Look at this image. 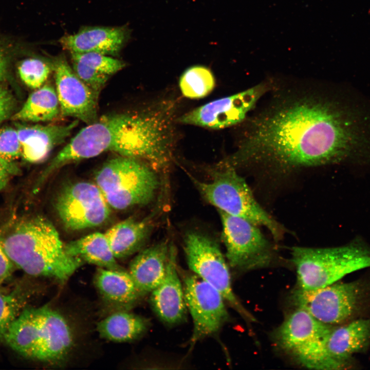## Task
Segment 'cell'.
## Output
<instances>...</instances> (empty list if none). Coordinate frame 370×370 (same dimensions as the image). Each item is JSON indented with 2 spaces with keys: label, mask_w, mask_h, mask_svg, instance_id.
Returning <instances> with one entry per match:
<instances>
[{
  "label": "cell",
  "mask_w": 370,
  "mask_h": 370,
  "mask_svg": "<svg viewBox=\"0 0 370 370\" xmlns=\"http://www.w3.org/2000/svg\"><path fill=\"white\" fill-rule=\"evenodd\" d=\"M6 45L0 39V81L5 78L8 70L9 59Z\"/></svg>",
  "instance_id": "35"
},
{
  "label": "cell",
  "mask_w": 370,
  "mask_h": 370,
  "mask_svg": "<svg viewBox=\"0 0 370 370\" xmlns=\"http://www.w3.org/2000/svg\"><path fill=\"white\" fill-rule=\"evenodd\" d=\"M95 183L110 208L124 210L151 202L160 181L156 171L145 162L119 155L98 171Z\"/></svg>",
  "instance_id": "7"
},
{
  "label": "cell",
  "mask_w": 370,
  "mask_h": 370,
  "mask_svg": "<svg viewBox=\"0 0 370 370\" xmlns=\"http://www.w3.org/2000/svg\"><path fill=\"white\" fill-rule=\"evenodd\" d=\"M78 122L76 120L65 125H17L21 157L31 163L42 161L53 148L65 141Z\"/></svg>",
  "instance_id": "19"
},
{
  "label": "cell",
  "mask_w": 370,
  "mask_h": 370,
  "mask_svg": "<svg viewBox=\"0 0 370 370\" xmlns=\"http://www.w3.org/2000/svg\"><path fill=\"white\" fill-rule=\"evenodd\" d=\"M235 169L289 171L343 161L370 162V102L345 88L286 94L252 120Z\"/></svg>",
  "instance_id": "1"
},
{
  "label": "cell",
  "mask_w": 370,
  "mask_h": 370,
  "mask_svg": "<svg viewBox=\"0 0 370 370\" xmlns=\"http://www.w3.org/2000/svg\"><path fill=\"white\" fill-rule=\"evenodd\" d=\"M72 67L78 77L99 97L109 76L98 72L76 61L72 60Z\"/></svg>",
  "instance_id": "31"
},
{
  "label": "cell",
  "mask_w": 370,
  "mask_h": 370,
  "mask_svg": "<svg viewBox=\"0 0 370 370\" xmlns=\"http://www.w3.org/2000/svg\"><path fill=\"white\" fill-rule=\"evenodd\" d=\"M218 211L229 266L243 271L269 266L274 257L273 248L257 226L244 218Z\"/></svg>",
  "instance_id": "11"
},
{
  "label": "cell",
  "mask_w": 370,
  "mask_h": 370,
  "mask_svg": "<svg viewBox=\"0 0 370 370\" xmlns=\"http://www.w3.org/2000/svg\"><path fill=\"white\" fill-rule=\"evenodd\" d=\"M179 85L182 95L190 99H200L208 95L215 86L212 71L202 65L189 67L181 75Z\"/></svg>",
  "instance_id": "26"
},
{
  "label": "cell",
  "mask_w": 370,
  "mask_h": 370,
  "mask_svg": "<svg viewBox=\"0 0 370 370\" xmlns=\"http://www.w3.org/2000/svg\"><path fill=\"white\" fill-rule=\"evenodd\" d=\"M54 207L64 226L70 230L94 228L109 218L110 207L95 183L78 181L64 186Z\"/></svg>",
  "instance_id": "12"
},
{
  "label": "cell",
  "mask_w": 370,
  "mask_h": 370,
  "mask_svg": "<svg viewBox=\"0 0 370 370\" xmlns=\"http://www.w3.org/2000/svg\"><path fill=\"white\" fill-rule=\"evenodd\" d=\"M152 224L149 218H128L108 229L104 234L115 258H124L140 250L151 231Z\"/></svg>",
  "instance_id": "21"
},
{
  "label": "cell",
  "mask_w": 370,
  "mask_h": 370,
  "mask_svg": "<svg viewBox=\"0 0 370 370\" xmlns=\"http://www.w3.org/2000/svg\"><path fill=\"white\" fill-rule=\"evenodd\" d=\"M125 26H88L62 36L59 43L70 53L96 52L116 56L129 38Z\"/></svg>",
  "instance_id": "18"
},
{
  "label": "cell",
  "mask_w": 370,
  "mask_h": 370,
  "mask_svg": "<svg viewBox=\"0 0 370 370\" xmlns=\"http://www.w3.org/2000/svg\"><path fill=\"white\" fill-rule=\"evenodd\" d=\"M21 157L18 134L16 128H0V158L14 162Z\"/></svg>",
  "instance_id": "30"
},
{
  "label": "cell",
  "mask_w": 370,
  "mask_h": 370,
  "mask_svg": "<svg viewBox=\"0 0 370 370\" xmlns=\"http://www.w3.org/2000/svg\"><path fill=\"white\" fill-rule=\"evenodd\" d=\"M94 283L102 296L112 303L129 306L135 303L141 296L128 271L99 267Z\"/></svg>",
  "instance_id": "22"
},
{
  "label": "cell",
  "mask_w": 370,
  "mask_h": 370,
  "mask_svg": "<svg viewBox=\"0 0 370 370\" xmlns=\"http://www.w3.org/2000/svg\"><path fill=\"white\" fill-rule=\"evenodd\" d=\"M1 237L15 267L31 276L64 283L83 262L67 253L54 226L42 216L21 219Z\"/></svg>",
  "instance_id": "2"
},
{
  "label": "cell",
  "mask_w": 370,
  "mask_h": 370,
  "mask_svg": "<svg viewBox=\"0 0 370 370\" xmlns=\"http://www.w3.org/2000/svg\"><path fill=\"white\" fill-rule=\"evenodd\" d=\"M293 304L319 321L338 325L363 317L370 310V279L338 282L313 290L295 289Z\"/></svg>",
  "instance_id": "8"
},
{
  "label": "cell",
  "mask_w": 370,
  "mask_h": 370,
  "mask_svg": "<svg viewBox=\"0 0 370 370\" xmlns=\"http://www.w3.org/2000/svg\"><path fill=\"white\" fill-rule=\"evenodd\" d=\"M334 326L323 323L297 307L276 330L275 339L282 349L293 356L322 339Z\"/></svg>",
  "instance_id": "17"
},
{
  "label": "cell",
  "mask_w": 370,
  "mask_h": 370,
  "mask_svg": "<svg viewBox=\"0 0 370 370\" xmlns=\"http://www.w3.org/2000/svg\"><path fill=\"white\" fill-rule=\"evenodd\" d=\"M4 339L23 356L51 364L66 358L73 344L72 332L66 319L46 305L23 310Z\"/></svg>",
  "instance_id": "4"
},
{
  "label": "cell",
  "mask_w": 370,
  "mask_h": 370,
  "mask_svg": "<svg viewBox=\"0 0 370 370\" xmlns=\"http://www.w3.org/2000/svg\"><path fill=\"white\" fill-rule=\"evenodd\" d=\"M208 172L211 176L210 182L190 177L207 201L219 211L265 227L276 240L283 237L284 227L260 205L235 168L219 164L209 169Z\"/></svg>",
  "instance_id": "6"
},
{
  "label": "cell",
  "mask_w": 370,
  "mask_h": 370,
  "mask_svg": "<svg viewBox=\"0 0 370 370\" xmlns=\"http://www.w3.org/2000/svg\"><path fill=\"white\" fill-rule=\"evenodd\" d=\"M176 256V248L171 244L165 275L150 293V297L151 305L157 316L164 324L171 326L184 321L188 310Z\"/></svg>",
  "instance_id": "16"
},
{
  "label": "cell",
  "mask_w": 370,
  "mask_h": 370,
  "mask_svg": "<svg viewBox=\"0 0 370 370\" xmlns=\"http://www.w3.org/2000/svg\"><path fill=\"white\" fill-rule=\"evenodd\" d=\"M61 114L60 105L55 87L46 84L32 92L22 107L12 117L22 122L50 121Z\"/></svg>",
  "instance_id": "24"
},
{
  "label": "cell",
  "mask_w": 370,
  "mask_h": 370,
  "mask_svg": "<svg viewBox=\"0 0 370 370\" xmlns=\"http://www.w3.org/2000/svg\"><path fill=\"white\" fill-rule=\"evenodd\" d=\"M23 300L15 291L0 292V339H3L12 323L20 315Z\"/></svg>",
  "instance_id": "29"
},
{
  "label": "cell",
  "mask_w": 370,
  "mask_h": 370,
  "mask_svg": "<svg viewBox=\"0 0 370 370\" xmlns=\"http://www.w3.org/2000/svg\"><path fill=\"white\" fill-rule=\"evenodd\" d=\"M137 111L99 117L82 128L51 160L37 183L41 185L53 172L68 163L112 152L141 159Z\"/></svg>",
  "instance_id": "3"
},
{
  "label": "cell",
  "mask_w": 370,
  "mask_h": 370,
  "mask_svg": "<svg viewBox=\"0 0 370 370\" xmlns=\"http://www.w3.org/2000/svg\"><path fill=\"white\" fill-rule=\"evenodd\" d=\"M179 273L193 321L191 341L193 343L218 332L230 316L224 298L215 288L192 271Z\"/></svg>",
  "instance_id": "13"
},
{
  "label": "cell",
  "mask_w": 370,
  "mask_h": 370,
  "mask_svg": "<svg viewBox=\"0 0 370 370\" xmlns=\"http://www.w3.org/2000/svg\"><path fill=\"white\" fill-rule=\"evenodd\" d=\"M370 345V317L335 325L304 356V366L316 369H350L354 355L366 351Z\"/></svg>",
  "instance_id": "9"
},
{
  "label": "cell",
  "mask_w": 370,
  "mask_h": 370,
  "mask_svg": "<svg viewBox=\"0 0 370 370\" xmlns=\"http://www.w3.org/2000/svg\"><path fill=\"white\" fill-rule=\"evenodd\" d=\"M15 266L7 255L0 236V285L12 274Z\"/></svg>",
  "instance_id": "34"
},
{
  "label": "cell",
  "mask_w": 370,
  "mask_h": 370,
  "mask_svg": "<svg viewBox=\"0 0 370 370\" xmlns=\"http://www.w3.org/2000/svg\"><path fill=\"white\" fill-rule=\"evenodd\" d=\"M266 90L260 84L233 95L209 102L178 117V123L221 129L242 122Z\"/></svg>",
  "instance_id": "14"
},
{
  "label": "cell",
  "mask_w": 370,
  "mask_h": 370,
  "mask_svg": "<svg viewBox=\"0 0 370 370\" xmlns=\"http://www.w3.org/2000/svg\"><path fill=\"white\" fill-rule=\"evenodd\" d=\"M169 245L155 244L140 251L130 263L128 272L142 295L150 293L166 273Z\"/></svg>",
  "instance_id": "20"
},
{
  "label": "cell",
  "mask_w": 370,
  "mask_h": 370,
  "mask_svg": "<svg viewBox=\"0 0 370 370\" xmlns=\"http://www.w3.org/2000/svg\"><path fill=\"white\" fill-rule=\"evenodd\" d=\"M51 62L61 114L87 124L96 122L99 118V97L78 77L64 55L53 58Z\"/></svg>",
  "instance_id": "15"
},
{
  "label": "cell",
  "mask_w": 370,
  "mask_h": 370,
  "mask_svg": "<svg viewBox=\"0 0 370 370\" xmlns=\"http://www.w3.org/2000/svg\"><path fill=\"white\" fill-rule=\"evenodd\" d=\"M71 60L78 61L102 73L110 76L125 66V63L117 59L96 52L70 53Z\"/></svg>",
  "instance_id": "28"
},
{
  "label": "cell",
  "mask_w": 370,
  "mask_h": 370,
  "mask_svg": "<svg viewBox=\"0 0 370 370\" xmlns=\"http://www.w3.org/2000/svg\"><path fill=\"white\" fill-rule=\"evenodd\" d=\"M18 173L19 169L14 162L0 158V191L6 188L11 177Z\"/></svg>",
  "instance_id": "33"
},
{
  "label": "cell",
  "mask_w": 370,
  "mask_h": 370,
  "mask_svg": "<svg viewBox=\"0 0 370 370\" xmlns=\"http://www.w3.org/2000/svg\"><path fill=\"white\" fill-rule=\"evenodd\" d=\"M291 255L298 288L306 290L325 287L350 273L370 267V247L358 238L336 247H294Z\"/></svg>",
  "instance_id": "5"
},
{
  "label": "cell",
  "mask_w": 370,
  "mask_h": 370,
  "mask_svg": "<svg viewBox=\"0 0 370 370\" xmlns=\"http://www.w3.org/2000/svg\"><path fill=\"white\" fill-rule=\"evenodd\" d=\"M52 70L51 62L39 58H26L17 66L21 80L26 86L34 89L45 84Z\"/></svg>",
  "instance_id": "27"
},
{
  "label": "cell",
  "mask_w": 370,
  "mask_h": 370,
  "mask_svg": "<svg viewBox=\"0 0 370 370\" xmlns=\"http://www.w3.org/2000/svg\"><path fill=\"white\" fill-rule=\"evenodd\" d=\"M14 106L12 95L5 88L0 87V123L11 115Z\"/></svg>",
  "instance_id": "32"
},
{
  "label": "cell",
  "mask_w": 370,
  "mask_h": 370,
  "mask_svg": "<svg viewBox=\"0 0 370 370\" xmlns=\"http://www.w3.org/2000/svg\"><path fill=\"white\" fill-rule=\"evenodd\" d=\"M183 249L191 271L215 288L245 320L255 322L233 290L229 267L216 242L207 234L190 231L185 234Z\"/></svg>",
  "instance_id": "10"
},
{
  "label": "cell",
  "mask_w": 370,
  "mask_h": 370,
  "mask_svg": "<svg viewBox=\"0 0 370 370\" xmlns=\"http://www.w3.org/2000/svg\"><path fill=\"white\" fill-rule=\"evenodd\" d=\"M67 253L99 267L119 269L104 233L95 232L64 245Z\"/></svg>",
  "instance_id": "25"
},
{
  "label": "cell",
  "mask_w": 370,
  "mask_h": 370,
  "mask_svg": "<svg viewBox=\"0 0 370 370\" xmlns=\"http://www.w3.org/2000/svg\"><path fill=\"white\" fill-rule=\"evenodd\" d=\"M150 325V321L144 317L126 311H119L100 321L97 330L100 336L106 340L124 342L143 335Z\"/></svg>",
  "instance_id": "23"
}]
</instances>
